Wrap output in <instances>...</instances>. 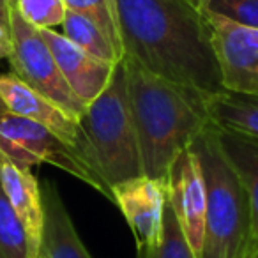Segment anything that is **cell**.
<instances>
[{
	"instance_id": "obj_1",
	"label": "cell",
	"mask_w": 258,
	"mask_h": 258,
	"mask_svg": "<svg viewBox=\"0 0 258 258\" xmlns=\"http://www.w3.org/2000/svg\"><path fill=\"white\" fill-rule=\"evenodd\" d=\"M115 6L124 55L205 99L225 92L198 0H115Z\"/></svg>"
},
{
	"instance_id": "obj_2",
	"label": "cell",
	"mask_w": 258,
	"mask_h": 258,
	"mask_svg": "<svg viewBox=\"0 0 258 258\" xmlns=\"http://www.w3.org/2000/svg\"><path fill=\"white\" fill-rule=\"evenodd\" d=\"M122 66L144 175L168 184L175 159L211 122L207 99L152 75L127 55L122 58Z\"/></svg>"
},
{
	"instance_id": "obj_3",
	"label": "cell",
	"mask_w": 258,
	"mask_h": 258,
	"mask_svg": "<svg viewBox=\"0 0 258 258\" xmlns=\"http://www.w3.org/2000/svg\"><path fill=\"white\" fill-rule=\"evenodd\" d=\"M205 179L207 211L200 258H244L251 233L249 195L219 144L212 122L191 144Z\"/></svg>"
},
{
	"instance_id": "obj_4",
	"label": "cell",
	"mask_w": 258,
	"mask_h": 258,
	"mask_svg": "<svg viewBox=\"0 0 258 258\" xmlns=\"http://www.w3.org/2000/svg\"><path fill=\"white\" fill-rule=\"evenodd\" d=\"M80 124L111 187L144 175L122 60L106 89L87 106Z\"/></svg>"
},
{
	"instance_id": "obj_5",
	"label": "cell",
	"mask_w": 258,
	"mask_h": 258,
	"mask_svg": "<svg viewBox=\"0 0 258 258\" xmlns=\"http://www.w3.org/2000/svg\"><path fill=\"white\" fill-rule=\"evenodd\" d=\"M0 151L25 168L41 163L57 166L113 204L111 186L104 179L96 154L68 144L44 125L8 111L0 117Z\"/></svg>"
},
{
	"instance_id": "obj_6",
	"label": "cell",
	"mask_w": 258,
	"mask_h": 258,
	"mask_svg": "<svg viewBox=\"0 0 258 258\" xmlns=\"http://www.w3.org/2000/svg\"><path fill=\"white\" fill-rule=\"evenodd\" d=\"M8 16L11 36V53L8 58L11 73L25 85L41 92L71 117L80 120L85 113L87 104L73 92L64 80L41 30L20 15L16 0H9Z\"/></svg>"
},
{
	"instance_id": "obj_7",
	"label": "cell",
	"mask_w": 258,
	"mask_h": 258,
	"mask_svg": "<svg viewBox=\"0 0 258 258\" xmlns=\"http://www.w3.org/2000/svg\"><path fill=\"white\" fill-rule=\"evenodd\" d=\"M225 90L258 94V30L205 9Z\"/></svg>"
},
{
	"instance_id": "obj_8",
	"label": "cell",
	"mask_w": 258,
	"mask_h": 258,
	"mask_svg": "<svg viewBox=\"0 0 258 258\" xmlns=\"http://www.w3.org/2000/svg\"><path fill=\"white\" fill-rule=\"evenodd\" d=\"M168 202L195 256L200 258L205 237L207 193L200 159L191 145L180 152L172 165L168 179Z\"/></svg>"
},
{
	"instance_id": "obj_9",
	"label": "cell",
	"mask_w": 258,
	"mask_h": 258,
	"mask_svg": "<svg viewBox=\"0 0 258 258\" xmlns=\"http://www.w3.org/2000/svg\"><path fill=\"white\" fill-rule=\"evenodd\" d=\"M113 204L122 212L137 240V249H147L161 240L168 184L147 175L124 180L111 187Z\"/></svg>"
},
{
	"instance_id": "obj_10",
	"label": "cell",
	"mask_w": 258,
	"mask_h": 258,
	"mask_svg": "<svg viewBox=\"0 0 258 258\" xmlns=\"http://www.w3.org/2000/svg\"><path fill=\"white\" fill-rule=\"evenodd\" d=\"M0 97L4 101L8 111L44 125L68 144L92 151L78 118L71 117L53 101L44 97L32 87L25 85L13 73L0 75Z\"/></svg>"
},
{
	"instance_id": "obj_11",
	"label": "cell",
	"mask_w": 258,
	"mask_h": 258,
	"mask_svg": "<svg viewBox=\"0 0 258 258\" xmlns=\"http://www.w3.org/2000/svg\"><path fill=\"white\" fill-rule=\"evenodd\" d=\"M41 34L50 46L68 85L89 106L108 87L117 64L87 53L73 44L62 32L53 29H43Z\"/></svg>"
},
{
	"instance_id": "obj_12",
	"label": "cell",
	"mask_w": 258,
	"mask_h": 258,
	"mask_svg": "<svg viewBox=\"0 0 258 258\" xmlns=\"http://www.w3.org/2000/svg\"><path fill=\"white\" fill-rule=\"evenodd\" d=\"M0 184L25 230L30 258H39L44 230V200L39 180L30 168L20 166L0 151Z\"/></svg>"
},
{
	"instance_id": "obj_13",
	"label": "cell",
	"mask_w": 258,
	"mask_h": 258,
	"mask_svg": "<svg viewBox=\"0 0 258 258\" xmlns=\"http://www.w3.org/2000/svg\"><path fill=\"white\" fill-rule=\"evenodd\" d=\"M44 200V230L39 258H92L75 228L68 207L51 180L41 184Z\"/></svg>"
},
{
	"instance_id": "obj_14",
	"label": "cell",
	"mask_w": 258,
	"mask_h": 258,
	"mask_svg": "<svg viewBox=\"0 0 258 258\" xmlns=\"http://www.w3.org/2000/svg\"><path fill=\"white\" fill-rule=\"evenodd\" d=\"M218 135L223 152L237 170L249 195L251 233L244 258H258V138L230 133L219 127Z\"/></svg>"
},
{
	"instance_id": "obj_15",
	"label": "cell",
	"mask_w": 258,
	"mask_h": 258,
	"mask_svg": "<svg viewBox=\"0 0 258 258\" xmlns=\"http://www.w3.org/2000/svg\"><path fill=\"white\" fill-rule=\"evenodd\" d=\"M207 113L223 131L258 138V94L225 90L207 99Z\"/></svg>"
},
{
	"instance_id": "obj_16",
	"label": "cell",
	"mask_w": 258,
	"mask_h": 258,
	"mask_svg": "<svg viewBox=\"0 0 258 258\" xmlns=\"http://www.w3.org/2000/svg\"><path fill=\"white\" fill-rule=\"evenodd\" d=\"M60 27H62V34L73 44L82 48L87 53L94 55L97 58H103V60L113 62V64H118L122 60V55L115 50V46L110 43V39L87 16L68 9L66 18Z\"/></svg>"
},
{
	"instance_id": "obj_17",
	"label": "cell",
	"mask_w": 258,
	"mask_h": 258,
	"mask_svg": "<svg viewBox=\"0 0 258 258\" xmlns=\"http://www.w3.org/2000/svg\"><path fill=\"white\" fill-rule=\"evenodd\" d=\"M137 258H197L168 200L165 205L161 240L147 249H137Z\"/></svg>"
},
{
	"instance_id": "obj_18",
	"label": "cell",
	"mask_w": 258,
	"mask_h": 258,
	"mask_svg": "<svg viewBox=\"0 0 258 258\" xmlns=\"http://www.w3.org/2000/svg\"><path fill=\"white\" fill-rule=\"evenodd\" d=\"M64 2L69 11L80 13L92 20L124 58V46H122L115 0H64Z\"/></svg>"
},
{
	"instance_id": "obj_19",
	"label": "cell",
	"mask_w": 258,
	"mask_h": 258,
	"mask_svg": "<svg viewBox=\"0 0 258 258\" xmlns=\"http://www.w3.org/2000/svg\"><path fill=\"white\" fill-rule=\"evenodd\" d=\"M0 258H30L25 230L0 184Z\"/></svg>"
},
{
	"instance_id": "obj_20",
	"label": "cell",
	"mask_w": 258,
	"mask_h": 258,
	"mask_svg": "<svg viewBox=\"0 0 258 258\" xmlns=\"http://www.w3.org/2000/svg\"><path fill=\"white\" fill-rule=\"evenodd\" d=\"M16 6L20 15L41 30L60 27L68 13L64 0H16Z\"/></svg>"
},
{
	"instance_id": "obj_21",
	"label": "cell",
	"mask_w": 258,
	"mask_h": 258,
	"mask_svg": "<svg viewBox=\"0 0 258 258\" xmlns=\"http://www.w3.org/2000/svg\"><path fill=\"white\" fill-rule=\"evenodd\" d=\"M209 11L258 30V0H212Z\"/></svg>"
},
{
	"instance_id": "obj_22",
	"label": "cell",
	"mask_w": 258,
	"mask_h": 258,
	"mask_svg": "<svg viewBox=\"0 0 258 258\" xmlns=\"http://www.w3.org/2000/svg\"><path fill=\"white\" fill-rule=\"evenodd\" d=\"M11 53V36H9V29L0 23V60L8 58Z\"/></svg>"
},
{
	"instance_id": "obj_23",
	"label": "cell",
	"mask_w": 258,
	"mask_h": 258,
	"mask_svg": "<svg viewBox=\"0 0 258 258\" xmlns=\"http://www.w3.org/2000/svg\"><path fill=\"white\" fill-rule=\"evenodd\" d=\"M8 4L9 0H0V23L9 29V16H8Z\"/></svg>"
},
{
	"instance_id": "obj_24",
	"label": "cell",
	"mask_w": 258,
	"mask_h": 258,
	"mask_svg": "<svg viewBox=\"0 0 258 258\" xmlns=\"http://www.w3.org/2000/svg\"><path fill=\"white\" fill-rule=\"evenodd\" d=\"M211 2H212V0H198V4H200L202 9H207L209 6H211Z\"/></svg>"
},
{
	"instance_id": "obj_25",
	"label": "cell",
	"mask_w": 258,
	"mask_h": 258,
	"mask_svg": "<svg viewBox=\"0 0 258 258\" xmlns=\"http://www.w3.org/2000/svg\"><path fill=\"white\" fill-rule=\"evenodd\" d=\"M4 113H8V108H6L4 101H2V97H0V117H2Z\"/></svg>"
}]
</instances>
